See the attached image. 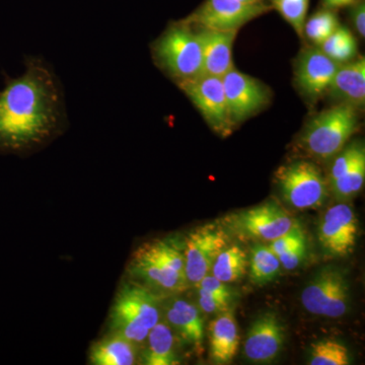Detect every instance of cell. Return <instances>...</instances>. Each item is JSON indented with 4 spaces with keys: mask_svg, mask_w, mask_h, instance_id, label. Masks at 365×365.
<instances>
[{
    "mask_svg": "<svg viewBox=\"0 0 365 365\" xmlns=\"http://www.w3.org/2000/svg\"><path fill=\"white\" fill-rule=\"evenodd\" d=\"M19 78L4 73L0 91V153L26 155L51 143L68 126L63 86L54 68L25 57Z\"/></svg>",
    "mask_w": 365,
    "mask_h": 365,
    "instance_id": "obj_1",
    "label": "cell"
},
{
    "mask_svg": "<svg viewBox=\"0 0 365 365\" xmlns=\"http://www.w3.org/2000/svg\"><path fill=\"white\" fill-rule=\"evenodd\" d=\"M150 50L155 66L177 85L202 74V39L198 29L186 21L170 23Z\"/></svg>",
    "mask_w": 365,
    "mask_h": 365,
    "instance_id": "obj_2",
    "label": "cell"
},
{
    "mask_svg": "<svg viewBox=\"0 0 365 365\" xmlns=\"http://www.w3.org/2000/svg\"><path fill=\"white\" fill-rule=\"evenodd\" d=\"M359 112L351 106L337 104L314 115L300 134L302 150L322 160L335 157L359 128Z\"/></svg>",
    "mask_w": 365,
    "mask_h": 365,
    "instance_id": "obj_3",
    "label": "cell"
},
{
    "mask_svg": "<svg viewBox=\"0 0 365 365\" xmlns=\"http://www.w3.org/2000/svg\"><path fill=\"white\" fill-rule=\"evenodd\" d=\"M160 319V302L148 288L128 283L118 292L110 313L112 333H118L135 344L148 338L150 329Z\"/></svg>",
    "mask_w": 365,
    "mask_h": 365,
    "instance_id": "obj_4",
    "label": "cell"
},
{
    "mask_svg": "<svg viewBox=\"0 0 365 365\" xmlns=\"http://www.w3.org/2000/svg\"><path fill=\"white\" fill-rule=\"evenodd\" d=\"M275 180L281 195L295 209H316L325 202L327 182L316 163L295 160L282 165L276 172Z\"/></svg>",
    "mask_w": 365,
    "mask_h": 365,
    "instance_id": "obj_5",
    "label": "cell"
},
{
    "mask_svg": "<svg viewBox=\"0 0 365 365\" xmlns=\"http://www.w3.org/2000/svg\"><path fill=\"white\" fill-rule=\"evenodd\" d=\"M302 306L314 316L340 318L348 312L350 287L343 271L326 267L309 281L300 295Z\"/></svg>",
    "mask_w": 365,
    "mask_h": 365,
    "instance_id": "obj_6",
    "label": "cell"
},
{
    "mask_svg": "<svg viewBox=\"0 0 365 365\" xmlns=\"http://www.w3.org/2000/svg\"><path fill=\"white\" fill-rule=\"evenodd\" d=\"M177 86L193 103L216 134L227 137L232 133L235 124L228 111L222 78L201 74L198 78L182 81Z\"/></svg>",
    "mask_w": 365,
    "mask_h": 365,
    "instance_id": "obj_7",
    "label": "cell"
},
{
    "mask_svg": "<svg viewBox=\"0 0 365 365\" xmlns=\"http://www.w3.org/2000/svg\"><path fill=\"white\" fill-rule=\"evenodd\" d=\"M272 6L262 1L205 0L196 11L182 19L187 23L220 31H239L249 21L268 13Z\"/></svg>",
    "mask_w": 365,
    "mask_h": 365,
    "instance_id": "obj_8",
    "label": "cell"
},
{
    "mask_svg": "<svg viewBox=\"0 0 365 365\" xmlns=\"http://www.w3.org/2000/svg\"><path fill=\"white\" fill-rule=\"evenodd\" d=\"M225 222L241 237L266 242L284 235L297 223L284 208L274 201L227 216Z\"/></svg>",
    "mask_w": 365,
    "mask_h": 365,
    "instance_id": "obj_9",
    "label": "cell"
},
{
    "mask_svg": "<svg viewBox=\"0 0 365 365\" xmlns=\"http://www.w3.org/2000/svg\"><path fill=\"white\" fill-rule=\"evenodd\" d=\"M228 246L227 232L215 225H205L190 232L185 239V274L188 284L198 285L210 273L216 257Z\"/></svg>",
    "mask_w": 365,
    "mask_h": 365,
    "instance_id": "obj_10",
    "label": "cell"
},
{
    "mask_svg": "<svg viewBox=\"0 0 365 365\" xmlns=\"http://www.w3.org/2000/svg\"><path fill=\"white\" fill-rule=\"evenodd\" d=\"M228 111L235 125L246 121L270 103L271 91L258 79L234 68L222 78Z\"/></svg>",
    "mask_w": 365,
    "mask_h": 365,
    "instance_id": "obj_11",
    "label": "cell"
},
{
    "mask_svg": "<svg viewBox=\"0 0 365 365\" xmlns=\"http://www.w3.org/2000/svg\"><path fill=\"white\" fill-rule=\"evenodd\" d=\"M359 237V220L345 203L329 208L319 222L318 239L326 254L344 258L352 253Z\"/></svg>",
    "mask_w": 365,
    "mask_h": 365,
    "instance_id": "obj_12",
    "label": "cell"
},
{
    "mask_svg": "<svg viewBox=\"0 0 365 365\" xmlns=\"http://www.w3.org/2000/svg\"><path fill=\"white\" fill-rule=\"evenodd\" d=\"M129 270L148 287L168 294L184 292L189 285L186 277L178 273L158 253L153 242H145L137 249L132 256Z\"/></svg>",
    "mask_w": 365,
    "mask_h": 365,
    "instance_id": "obj_13",
    "label": "cell"
},
{
    "mask_svg": "<svg viewBox=\"0 0 365 365\" xmlns=\"http://www.w3.org/2000/svg\"><path fill=\"white\" fill-rule=\"evenodd\" d=\"M340 66L317 46H309L297 60L295 86L304 98L314 102L327 93Z\"/></svg>",
    "mask_w": 365,
    "mask_h": 365,
    "instance_id": "obj_14",
    "label": "cell"
},
{
    "mask_svg": "<svg viewBox=\"0 0 365 365\" xmlns=\"http://www.w3.org/2000/svg\"><path fill=\"white\" fill-rule=\"evenodd\" d=\"M285 330L273 312L259 316L250 327L244 344L245 356L256 364H268L279 355Z\"/></svg>",
    "mask_w": 365,
    "mask_h": 365,
    "instance_id": "obj_15",
    "label": "cell"
},
{
    "mask_svg": "<svg viewBox=\"0 0 365 365\" xmlns=\"http://www.w3.org/2000/svg\"><path fill=\"white\" fill-rule=\"evenodd\" d=\"M195 26L202 39V74L222 78L228 71L235 68L232 47L239 31H220Z\"/></svg>",
    "mask_w": 365,
    "mask_h": 365,
    "instance_id": "obj_16",
    "label": "cell"
},
{
    "mask_svg": "<svg viewBox=\"0 0 365 365\" xmlns=\"http://www.w3.org/2000/svg\"><path fill=\"white\" fill-rule=\"evenodd\" d=\"M327 93L337 100L338 104L351 106L361 111L365 104L364 57L341 64Z\"/></svg>",
    "mask_w": 365,
    "mask_h": 365,
    "instance_id": "obj_17",
    "label": "cell"
},
{
    "mask_svg": "<svg viewBox=\"0 0 365 365\" xmlns=\"http://www.w3.org/2000/svg\"><path fill=\"white\" fill-rule=\"evenodd\" d=\"M210 357L215 364L232 362L240 347L239 329L232 312L225 311L209 327Z\"/></svg>",
    "mask_w": 365,
    "mask_h": 365,
    "instance_id": "obj_18",
    "label": "cell"
},
{
    "mask_svg": "<svg viewBox=\"0 0 365 365\" xmlns=\"http://www.w3.org/2000/svg\"><path fill=\"white\" fill-rule=\"evenodd\" d=\"M167 323L174 329L185 342L194 347H202L203 319L193 304L184 299L170 302L167 309Z\"/></svg>",
    "mask_w": 365,
    "mask_h": 365,
    "instance_id": "obj_19",
    "label": "cell"
},
{
    "mask_svg": "<svg viewBox=\"0 0 365 365\" xmlns=\"http://www.w3.org/2000/svg\"><path fill=\"white\" fill-rule=\"evenodd\" d=\"M136 356L135 343L111 332L91 346L90 362L95 365H131L135 364Z\"/></svg>",
    "mask_w": 365,
    "mask_h": 365,
    "instance_id": "obj_20",
    "label": "cell"
},
{
    "mask_svg": "<svg viewBox=\"0 0 365 365\" xmlns=\"http://www.w3.org/2000/svg\"><path fill=\"white\" fill-rule=\"evenodd\" d=\"M148 346L143 352V361L146 365H176L180 364L172 328L168 323H160L150 329Z\"/></svg>",
    "mask_w": 365,
    "mask_h": 365,
    "instance_id": "obj_21",
    "label": "cell"
},
{
    "mask_svg": "<svg viewBox=\"0 0 365 365\" xmlns=\"http://www.w3.org/2000/svg\"><path fill=\"white\" fill-rule=\"evenodd\" d=\"M249 267V256L244 249L237 245L225 247L218 254L210 273L223 283L241 279Z\"/></svg>",
    "mask_w": 365,
    "mask_h": 365,
    "instance_id": "obj_22",
    "label": "cell"
},
{
    "mask_svg": "<svg viewBox=\"0 0 365 365\" xmlns=\"http://www.w3.org/2000/svg\"><path fill=\"white\" fill-rule=\"evenodd\" d=\"M280 261L268 246L256 245L249 258L250 277L256 284H266L279 275Z\"/></svg>",
    "mask_w": 365,
    "mask_h": 365,
    "instance_id": "obj_23",
    "label": "cell"
},
{
    "mask_svg": "<svg viewBox=\"0 0 365 365\" xmlns=\"http://www.w3.org/2000/svg\"><path fill=\"white\" fill-rule=\"evenodd\" d=\"M317 47L339 64L347 63L356 58L359 50L357 41L353 34L350 32L349 29L341 25L325 42Z\"/></svg>",
    "mask_w": 365,
    "mask_h": 365,
    "instance_id": "obj_24",
    "label": "cell"
},
{
    "mask_svg": "<svg viewBox=\"0 0 365 365\" xmlns=\"http://www.w3.org/2000/svg\"><path fill=\"white\" fill-rule=\"evenodd\" d=\"M339 26V19L336 11L322 6L307 19L304 26V38L311 41L314 46H319Z\"/></svg>",
    "mask_w": 365,
    "mask_h": 365,
    "instance_id": "obj_25",
    "label": "cell"
},
{
    "mask_svg": "<svg viewBox=\"0 0 365 365\" xmlns=\"http://www.w3.org/2000/svg\"><path fill=\"white\" fill-rule=\"evenodd\" d=\"M351 355L343 343L337 340L324 339L312 344L309 352L311 365H348Z\"/></svg>",
    "mask_w": 365,
    "mask_h": 365,
    "instance_id": "obj_26",
    "label": "cell"
},
{
    "mask_svg": "<svg viewBox=\"0 0 365 365\" xmlns=\"http://www.w3.org/2000/svg\"><path fill=\"white\" fill-rule=\"evenodd\" d=\"M365 181V155L359 158L351 169L342 177L331 182L334 193L339 198H350L364 188Z\"/></svg>",
    "mask_w": 365,
    "mask_h": 365,
    "instance_id": "obj_27",
    "label": "cell"
},
{
    "mask_svg": "<svg viewBox=\"0 0 365 365\" xmlns=\"http://www.w3.org/2000/svg\"><path fill=\"white\" fill-rule=\"evenodd\" d=\"M309 0H273L272 9L294 29L299 37L304 38V26L309 11Z\"/></svg>",
    "mask_w": 365,
    "mask_h": 365,
    "instance_id": "obj_28",
    "label": "cell"
},
{
    "mask_svg": "<svg viewBox=\"0 0 365 365\" xmlns=\"http://www.w3.org/2000/svg\"><path fill=\"white\" fill-rule=\"evenodd\" d=\"M365 155L364 143H355L346 146L335 155L330 170V182L342 177L347 170L351 169L360 158Z\"/></svg>",
    "mask_w": 365,
    "mask_h": 365,
    "instance_id": "obj_29",
    "label": "cell"
},
{
    "mask_svg": "<svg viewBox=\"0 0 365 365\" xmlns=\"http://www.w3.org/2000/svg\"><path fill=\"white\" fill-rule=\"evenodd\" d=\"M306 237H304V230L297 223L290 228L284 235H280L277 239L270 242L269 249L278 256L287 253L290 250L297 248L300 245L306 244Z\"/></svg>",
    "mask_w": 365,
    "mask_h": 365,
    "instance_id": "obj_30",
    "label": "cell"
},
{
    "mask_svg": "<svg viewBox=\"0 0 365 365\" xmlns=\"http://www.w3.org/2000/svg\"><path fill=\"white\" fill-rule=\"evenodd\" d=\"M199 306L207 314H222L227 311L230 302L228 300L209 294L205 290L199 288Z\"/></svg>",
    "mask_w": 365,
    "mask_h": 365,
    "instance_id": "obj_31",
    "label": "cell"
},
{
    "mask_svg": "<svg viewBox=\"0 0 365 365\" xmlns=\"http://www.w3.org/2000/svg\"><path fill=\"white\" fill-rule=\"evenodd\" d=\"M197 287L201 288V289L205 290V292H209V294H215L216 297L227 299L228 302L232 300V292L228 289L227 283H223L222 281L218 280L212 274H207L205 277L202 278V280L199 282Z\"/></svg>",
    "mask_w": 365,
    "mask_h": 365,
    "instance_id": "obj_32",
    "label": "cell"
},
{
    "mask_svg": "<svg viewBox=\"0 0 365 365\" xmlns=\"http://www.w3.org/2000/svg\"><path fill=\"white\" fill-rule=\"evenodd\" d=\"M307 256V242L306 244L300 245L297 248L290 250L287 253L278 256L281 266L287 270H294V269L299 267L302 262Z\"/></svg>",
    "mask_w": 365,
    "mask_h": 365,
    "instance_id": "obj_33",
    "label": "cell"
},
{
    "mask_svg": "<svg viewBox=\"0 0 365 365\" xmlns=\"http://www.w3.org/2000/svg\"><path fill=\"white\" fill-rule=\"evenodd\" d=\"M349 9V18L355 30L364 38L365 36V1L357 0L356 2L348 7Z\"/></svg>",
    "mask_w": 365,
    "mask_h": 365,
    "instance_id": "obj_34",
    "label": "cell"
},
{
    "mask_svg": "<svg viewBox=\"0 0 365 365\" xmlns=\"http://www.w3.org/2000/svg\"><path fill=\"white\" fill-rule=\"evenodd\" d=\"M356 1L357 0H321V4L322 6L326 7V9L337 11V9L349 7Z\"/></svg>",
    "mask_w": 365,
    "mask_h": 365,
    "instance_id": "obj_35",
    "label": "cell"
},
{
    "mask_svg": "<svg viewBox=\"0 0 365 365\" xmlns=\"http://www.w3.org/2000/svg\"><path fill=\"white\" fill-rule=\"evenodd\" d=\"M241 1H244V2H258V1H262V0H241Z\"/></svg>",
    "mask_w": 365,
    "mask_h": 365,
    "instance_id": "obj_36",
    "label": "cell"
},
{
    "mask_svg": "<svg viewBox=\"0 0 365 365\" xmlns=\"http://www.w3.org/2000/svg\"><path fill=\"white\" fill-rule=\"evenodd\" d=\"M271 1H273V0H271Z\"/></svg>",
    "mask_w": 365,
    "mask_h": 365,
    "instance_id": "obj_37",
    "label": "cell"
}]
</instances>
